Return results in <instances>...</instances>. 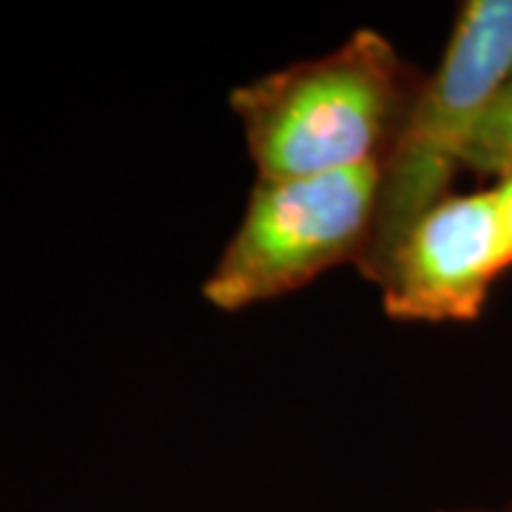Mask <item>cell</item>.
I'll return each mask as SVG.
<instances>
[{
    "label": "cell",
    "mask_w": 512,
    "mask_h": 512,
    "mask_svg": "<svg viewBox=\"0 0 512 512\" xmlns=\"http://www.w3.org/2000/svg\"><path fill=\"white\" fill-rule=\"evenodd\" d=\"M421 80L376 29L237 86L228 103L256 177H308L384 160Z\"/></svg>",
    "instance_id": "cell-1"
},
{
    "label": "cell",
    "mask_w": 512,
    "mask_h": 512,
    "mask_svg": "<svg viewBox=\"0 0 512 512\" xmlns=\"http://www.w3.org/2000/svg\"><path fill=\"white\" fill-rule=\"evenodd\" d=\"M510 77L512 0L461 3L439 69L421 80L384 157L373 237L356 262L370 285H382L407 231L450 197L478 126Z\"/></svg>",
    "instance_id": "cell-2"
},
{
    "label": "cell",
    "mask_w": 512,
    "mask_h": 512,
    "mask_svg": "<svg viewBox=\"0 0 512 512\" xmlns=\"http://www.w3.org/2000/svg\"><path fill=\"white\" fill-rule=\"evenodd\" d=\"M384 160L308 177H256L234 237L202 282L225 313L299 291L342 262H359L379 214Z\"/></svg>",
    "instance_id": "cell-3"
},
{
    "label": "cell",
    "mask_w": 512,
    "mask_h": 512,
    "mask_svg": "<svg viewBox=\"0 0 512 512\" xmlns=\"http://www.w3.org/2000/svg\"><path fill=\"white\" fill-rule=\"evenodd\" d=\"M507 268L493 191L450 194L396 248L379 285L382 308L396 322H473Z\"/></svg>",
    "instance_id": "cell-4"
},
{
    "label": "cell",
    "mask_w": 512,
    "mask_h": 512,
    "mask_svg": "<svg viewBox=\"0 0 512 512\" xmlns=\"http://www.w3.org/2000/svg\"><path fill=\"white\" fill-rule=\"evenodd\" d=\"M464 171L495 180L512 174V77L481 120L476 140L467 151Z\"/></svg>",
    "instance_id": "cell-5"
},
{
    "label": "cell",
    "mask_w": 512,
    "mask_h": 512,
    "mask_svg": "<svg viewBox=\"0 0 512 512\" xmlns=\"http://www.w3.org/2000/svg\"><path fill=\"white\" fill-rule=\"evenodd\" d=\"M490 191H493L495 205H498V217H501L504 239H507V248H510V256H512V174L501 177Z\"/></svg>",
    "instance_id": "cell-6"
}]
</instances>
